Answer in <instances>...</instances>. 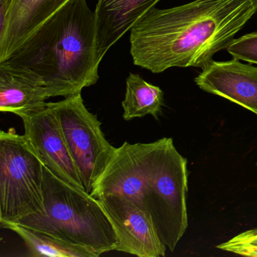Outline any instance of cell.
<instances>
[{
	"label": "cell",
	"instance_id": "6da1fadb",
	"mask_svg": "<svg viewBox=\"0 0 257 257\" xmlns=\"http://www.w3.org/2000/svg\"><path fill=\"white\" fill-rule=\"evenodd\" d=\"M257 12V0H195L153 7L130 30L134 64L160 73L172 67H201L227 49Z\"/></svg>",
	"mask_w": 257,
	"mask_h": 257
},
{
	"label": "cell",
	"instance_id": "7a4b0ae2",
	"mask_svg": "<svg viewBox=\"0 0 257 257\" xmlns=\"http://www.w3.org/2000/svg\"><path fill=\"white\" fill-rule=\"evenodd\" d=\"M6 61L41 76L50 97L81 94L99 79L95 13L86 0H69Z\"/></svg>",
	"mask_w": 257,
	"mask_h": 257
},
{
	"label": "cell",
	"instance_id": "3957f363",
	"mask_svg": "<svg viewBox=\"0 0 257 257\" xmlns=\"http://www.w3.org/2000/svg\"><path fill=\"white\" fill-rule=\"evenodd\" d=\"M44 211L16 223L79 245L97 255L115 250L116 233L98 200L66 183L43 165Z\"/></svg>",
	"mask_w": 257,
	"mask_h": 257
},
{
	"label": "cell",
	"instance_id": "277c9868",
	"mask_svg": "<svg viewBox=\"0 0 257 257\" xmlns=\"http://www.w3.org/2000/svg\"><path fill=\"white\" fill-rule=\"evenodd\" d=\"M187 159L172 138L158 140V147L140 203L146 209L161 241L171 252L187 229Z\"/></svg>",
	"mask_w": 257,
	"mask_h": 257
},
{
	"label": "cell",
	"instance_id": "5b68a950",
	"mask_svg": "<svg viewBox=\"0 0 257 257\" xmlns=\"http://www.w3.org/2000/svg\"><path fill=\"white\" fill-rule=\"evenodd\" d=\"M43 164L24 135L0 132V222L44 211Z\"/></svg>",
	"mask_w": 257,
	"mask_h": 257
},
{
	"label": "cell",
	"instance_id": "8992f818",
	"mask_svg": "<svg viewBox=\"0 0 257 257\" xmlns=\"http://www.w3.org/2000/svg\"><path fill=\"white\" fill-rule=\"evenodd\" d=\"M51 103L59 118L85 192L91 194L116 148L105 138L101 122L87 109L81 94Z\"/></svg>",
	"mask_w": 257,
	"mask_h": 257
},
{
	"label": "cell",
	"instance_id": "52a82bcc",
	"mask_svg": "<svg viewBox=\"0 0 257 257\" xmlns=\"http://www.w3.org/2000/svg\"><path fill=\"white\" fill-rule=\"evenodd\" d=\"M97 200L116 233L115 251L139 257L165 256L166 246L159 239L151 217L141 203L114 194Z\"/></svg>",
	"mask_w": 257,
	"mask_h": 257
},
{
	"label": "cell",
	"instance_id": "ba28073f",
	"mask_svg": "<svg viewBox=\"0 0 257 257\" xmlns=\"http://www.w3.org/2000/svg\"><path fill=\"white\" fill-rule=\"evenodd\" d=\"M21 118L25 127L24 136L43 165L58 178L85 190L51 102L43 109Z\"/></svg>",
	"mask_w": 257,
	"mask_h": 257
},
{
	"label": "cell",
	"instance_id": "9c48e42d",
	"mask_svg": "<svg viewBox=\"0 0 257 257\" xmlns=\"http://www.w3.org/2000/svg\"><path fill=\"white\" fill-rule=\"evenodd\" d=\"M157 147L158 141L148 144L124 142L115 150L90 195L97 199L114 194L140 202Z\"/></svg>",
	"mask_w": 257,
	"mask_h": 257
},
{
	"label": "cell",
	"instance_id": "30bf717a",
	"mask_svg": "<svg viewBox=\"0 0 257 257\" xmlns=\"http://www.w3.org/2000/svg\"><path fill=\"white\" fill-rule=\"evenodd\" d=\"M69 0H0V62Z\"/></svg>",
	"mask_w": 257,
	"mask_h": 257
},
{
	"label": "cell",
	"instance_id": "8fae6325",
	"mask_svg": "<svg viewBox=\"0 0 257 257\" xmlns=\"http://www.w3.org/2000/svg\"><path fill=\"white\" fill-rule=\"evenodd\" d=\"M203 91L223 97L257 115V67L242 64L237 58L228 61L212 60L195 79Z\"/></svg>",
	"mask_w": 257,
	"mask_h": 257
},
{
	"label": "cell",
	"instance_id": "7c38bea8",
	"mask_svg": "<svg viewBox=\"0 0 257 257\" xmlns=\"http://www.w3.org/2000/svg\"><path fill=\"white\" fill-rule=\"evenodd\" d=\"M50 98L41 76L26 67L0 62V111L22 118L46 107Z\"/></svg>",
	"mask_w": 257,
	"mask_h": 257
},
{
	"label": "cell",
	"instance_id": "4fadbf2b",
	"mask_svg": "<svg viewBox=\"0 0 257 257\" xmlns=\"http://www.w3.org/2000/svg\"><path fill=\"white\" fill-rule=\"evenodd\" d=\"M161 0H98L96 6V44L101 61L106 52Z\"/></svg>",
	"mask_w": 257,
	"mask_h": 257
},
{
	"label": "cell",
	"instance_id": "5bb4252c",
	"mask_svg": "<svg viewBox=\"0 0 257 257\" xmlns=\"http://www.w3.org/2000/svg\"><path fill=\"white\" fill-rule=\"evenodd\" d=\"M3 228L16 232L24 240L31 256L97 257L87 248L16 222H0Z\"/></svg>",
	"mask_w": 257,
	"mask_h": 257
},
{
	"label": "cell",
	"instance_id": "9a60e30c",
	"mask_svg": "<svg viewBox=\"0 0 257 257\" xmlns=\"http://www.w3.org/2000/svg\"><path fill=\"white\" fill-rule=\"evenodd\" d=\"M121 105L125 121L147 115L158 120L164 105V92L159 87L146 82L140 75L130 73L126 79L125 95Z\"/></svg>",
	"mask_w": 257,
	"mask_h": 257
},
{
	"label": "cell",
	"instance_id": "2e32d148",
	"mask_svg": "<svg viewBox=\"0 0 257 257\" xmlns=\"http://www.w3.org/2000/svg\"><path fill=\"white\" fill-rule=\"evenodd\" d=\"M216 248L244 256L257 257V228L240 233Z\"/></svg>",
	"mask_w": 257,
	"mask_h": 257
},
{
	"label": "cell",
	"instance_id": "e0dca14e",
	"mask_svg": "<svg viewBox=\"0 0 257 257\" xmlns=\"http://www.w3.org/2000/svg\"><path fill=\"white\" fill-rule=\"evenodd\" d=\"M227 51L233 58L257 64V32L233 40Z\"/></svg>",
	"mask_w": 257,
	"mask_h": 257
},
{
	"label": "cell",
	"instance_id": "ac0fdd59",
	"mask_svg": "<svg viewBox=\"0 0 257 257\" xmlns=\"http://www.w3.org/2000/svg\"><path fill=\"white\" fill-rule=\"evenodd\" d=\"M256 165H257V164H256Z\"/></svg>",
	"mask_w": 257,
	"mask_h": 257
}]
</instances>
